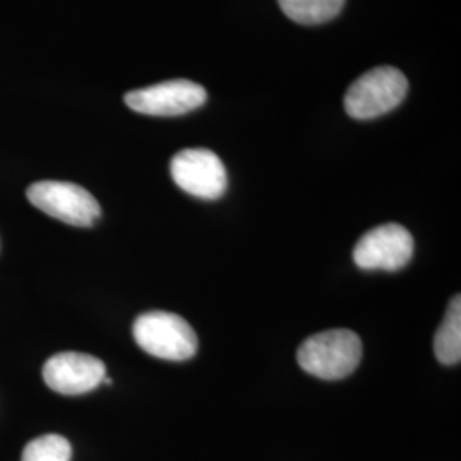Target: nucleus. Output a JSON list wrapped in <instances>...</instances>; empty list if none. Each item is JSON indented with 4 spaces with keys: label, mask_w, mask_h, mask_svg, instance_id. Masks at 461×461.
I'll list each match as a JSON object with an SVG mask.
<instances>
[{
    "label": "nucleus",
    "mask_w": 461,
    "mask_h": 461,
    "mask_svg": "<svg viewBox=\"0 0 461 461\" xmlns=\"http://www.w3.org/2000/svg\"><path fill=\"white\" fill-rule=\"evenodd\" d=\"M72 446L64 436L47 434L24 447L23 461H70Z\"/></svg>",
    "instance_id": "obj_11"
},
{
    "label": "nucleus",
    "mask_w": 461,
    "mask_h": 461,
    "mask_svg": "<svg viewBox=\"0 0 461 461\" xmlns=\"http://www.w3.org/2000/svg\"><path fill=\"white\" fill-rule=\"evenodd\" d=\"M412 257V234L400 224H383L367 230L354 248V262L363 270L396 272Z\"/></svg>",
    "instance_id": "obj_6"
},
{
    "label": "nucleus",
    "mask_w": 461,
    "mask_h": 461,
    "mask_svg": "<svg viewBox=\"0 0 461 461\" xmlns=\"http://www.w3.org/2000/svg\"><path fill=\"white\" fill-rule=\"evenodd\" d=\"M346 0H279L284 14L297 24L316 26L339 16Z\"/></svg>",
    "instance_id": "obj_10"
},
{
    "label": "nucleus",
    "mask_w": 461,
    "mask_h": 461,
    "mask_svg": "<svg viewBox=\"0 0 461 461\" xmlns=\"http://www.w3.org/2000/svg\"><path fill=\"white\" fill-rule=\"evenodd\" d=\"M133 339L149 356L165 361H188L197 354L195 330L182 316L167 312L140 314L133 323Z\"/></svg>",
    "instance_id": "obj_2"
},
{
    "label": "nucleus",
    "mask_w": 461,
    "mask_h": 461,
    "mask_svg": "<svg viewBox=\"0 0 461 461\" xmlns=\"http://www.w3.org/2000/svg\"><path fill=\"white\" fill-rule=\"evenodd\" d=\"M169 171L183 192L203 200L222 197L228 186L226 167L209 149H183L171 159Z\"/></svg>",
    "instance_id": "obj_5"
},
{
    "label": "nucleus",
    "mask_w": 461,
    "mask_h": 461,
    "mask_svg": "<svg viewBox=\"0 0 461 461\" xmlns=\"http://www.w3.org/2000/svg\"><path fill=\"white\" fill-rule=\"evenodd\" d=\"M26 197L41 212L77 228L95 226L101 215L98 200L76 183H33Z\"/></svg>",
    "instance_id": "obj_4"
},
{
    "label": "nucleus",
    "mask_w": 461,
    "mask_h": 461,
    "mask_svg": "<svg viewBox=\"0 0 461 461\" xmlns=\"http://www.w3.org/2000/svg\"><path fill=\"white\" fill-rule=\"evenodd\" d=\"M434 354L445 366H455L461 361V297L451 299L445 320L434 337Z\"/></svg>",
    "instance_id": "obj_9"
},
{
    "label": "nucleus",
    "mask_w": 461,
    "mask_h": 461,
    "mask_svg": "<svg viewBox=\"0 0 461 461\" xmlns=\"http://www.w3.org/2000/svg\"><path fill=\"white\" fill-rule=\"evenodd\" d=\"M363 357V344L352 330L333 329L314 333L297 350L299 366L316 378L337 381L350 376Z\"/></svg>",
    "instance_id": "obj_1"
},
{
    "label": "nucleus",
    "mask_w": 461,
    "mask_h": 461,
    "mask_svg": "<svg viewBox=\"0 0 461 461\" xmlns=\"http://www.w3.org/2000/svg\"><path fill=\"white\" fill-rule=\"evenodd\" d=\"M207 91L188 79H175L135 89L125 95L127 106L142 115L178 116L200 108Z\"/></svg>",
    "instance_id": "obj_7"
},
{
    "label": "nucleus",
    "mask_w": 461,
    "mask_h": 461,
    "mask_svg": "<svg viewBox=\"0 0 461 461\" xmlns=\"http://www.w3.org/2000/svg\"><path fill=\"white\" fill-rule=\"evenodd\" d=\"M409 81L396 67L379 66L367 70L347 89L344 106L356 120H371L384 115L403 101Z\"/></svg>",
    "instance_id": "obj_3"
},
{
    "label": "nucleus",
    "mask_w": 461,
    "mask_h": 461,
    "mask_svg": "<svg viewBox=\"0 0 461 461\" xmlns=\"http://www.w3.org/2000/svg\"><path fill=\"white\" fill-rule=\"evenodd\" d=\"M106 376V367L98 357L79 352L51 356L43 366V379L60 395H84L98 388Z\"/></svg>",
    "instance_id": "obj_8"
}]
</instances>
